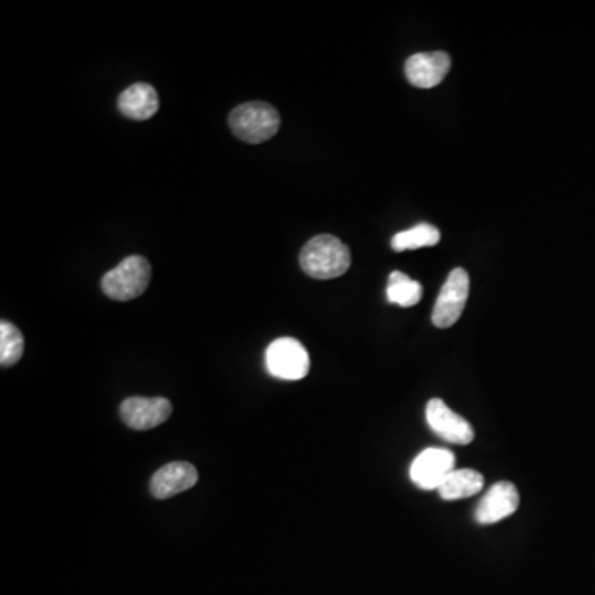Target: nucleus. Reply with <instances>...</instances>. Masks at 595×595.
Here are the masks:
<instances>
[{
  "mask_svg": "<svg viewBox=\"0 0 595 595\" xmlns=\"http://www.w3.org/2000/svg\"><path fill=\"white\" fill-rule=\"evenodd\" d=\"M300 265L308 277L333 280L343 277L351 267V252L339 238L318 235L306 243L300 253Z\"/></svg>",
  "mask_w": 595,
  "mask_h": 595,
  "instance_id": "nucleus-1",
  "label": "nucleus"
},
{
  "mask_svg": "<svg viewBox=\"0 0 595 595\" xmlns=\"http://www.w3.org/2000/svg\"><path fill=\"white\" fill-rule=\"evenodd\" d=\"M230 129L245 143H265L280 129L281 119L277 108L265 101H250L237 106L229 116Z\"/></svg>",
  "mask_w": 595,
  "mask_h": 595,
  "instance_id": "nucleus-2",
  "label": "nucleus"
},
{
  "mask_svg": "<svg viewBox=\"0 0 595 595\" xmlns=\"http://www.w3.org/2000/svg\"><path fill=\"white\" fill-rule=\"evenodd\" d=\"M151 273V265L146 258L131 255L106 273L101 280V290L111 300H134L148 290Z\"/></svg>",
  "mask_w": 595,
  "mask_h": 595,
  "instance_id": "nucleus-3",
  "label": "nucleus"
},
{
  "mask_svg": "<svg viewBox=\"0 0 595 595\" xmlns=\"http://www.w3.org/2000/svg\"><path fill=\"white\" fill-rule=\"evenodd\" d=\"M468 293H470L468 273L463 268H455L443 283L442 290L435 301L432 321L437 328H452L453 324L462 318L463 310L467 306Z\"/></svg>",
  "mask_w": 595,
  "mask_h": 595,
  "instance_id": "nucleus-4",
  "label": "nucleus"
},
{
  "mask_svg": "<svg viewBox=\"0 0 595 595\" xmlns=\"http://www.w3.org/2000/svg\"><path fill=\"white\" fill-rule=\"evenodd\" d=\"M267 367L278 379L300 381L310 372V356L300 341L280 338L268 346Z\"/></svg>",
  "mask_w": 595,
  "mask_h": 595,
  "instance_id": "nucleus-5",
  "label": "nucleus"
},
{
  "mask_svg": "<svg viewBox=\"0 0 595 595\" xmlns=\"http://www.w3.org/2000/svg\"><path fill=\"white\" fill-rule=\"evenodd\" d=\"M425 417L430 429L445 442L453 445H468L475 440V430L462 415L453 412L442 399L429 400Z\"/></svg>",
  "mask_w": 595,
  "mask_h": 595,
  "instance_id": "nucleus-6",
  "label": "nucleus"
},
{
  "mask_svg": "<svg viewBox=\"0 0 595 595\" xmlns=\"http://www.w3.org/2000/svg\"><path fill=\"white\" fill-rule=\"evenodd\" d=\"M455 470V455L445 448H427L417 455L410 467V480L420 490H438L443 480Z\"/></svg>",
  "mask_w": 595,
  "mask_h": 595,
  "instance_id": "nucleus-7",
  "label": "nucleus"
},
{
  "mask_svg": "<svg viewBox=\"0 0 595 595\" xmlns=\"http://www.w3.org/2000/svg\"><path fill=\"white\" fill-rule=\"evenodd\" d=\"M121 419L129 429L151 430L164 424L172 414V404L164 397H129L119 409Z\"/></svg>",
  "mask_w": 595,
  "mask_h": 595,
  "instance_id": "nucleus-8",
  "label": "nucleus"
},
{
  "mask_svg": "<svg viewBox=\"0 0 595 595\" xmlns=\"http://www.w3.org/2000/svg\"><path fill=\"white\" fill-rule=\"evenodd\" d=\"M519 506V493L510 481H500L486 491L476 506L475 519L478 524L500 523L515 515Z\"/></svg>",
  "mask_w": 595,
  "mask_h": 595,
  "instance_id": "nucleus-9",
  "label": "nucleus"
},
{
  "mask_svg": "<svg viewBox=\"0 0 595 595\" xmlns=\"http://www.w3.org/2000/svg\"><path fill=\"white\" fill-rule=\"evenodd\" d=\"M452 67L450 55L445 52L415 53L405 62V77L417 88L440 85Z\"/></svg>",
  "mask_w": 595,
  "mask_h": 595,
  "instance_id": "nucleus-10",
  "label": "nucleus"
},
{
  "mask_svg": "<svg viewBox=\"0 0 595 595\" xmlns=\"http://www.w3.org/2000/svg\"><path fill=\"white\" fill-rule=\"evenodd\" d=\"M197 480H199V473L192 463H167L151 478V493L158 500H169L182 491L194 488Z\"/></svg>",
  "mask_w": 595,
  "mask_h": 595,
  "instance_id": "nucleus-11",
  "label": "nucleus"
},
{
  "mask_svg": "<svg viewBox=\"0 0 595 595\" xmlns=\"http://www.w3.org/2000/svg\"><path fill=\"white\" fill-rule=\"evenodd\" d=\"M118 108L126 118L146 121L158 113V91L148 83H134L119 95Z\"/></svg>",
  "mask_w": 595,
  "mask_h": 595,
  "instance_id": "nucleus-12",
  "label": "nucleus"
},
{
  "mask_svg": "<svg viewBox=\"0 0 595 595\" xmlns=\"http://www.w3.org/2000/svg\"><path fill=\"white\" fill-rule=\"evenodd\" d=\"M485 488V478L480 472L462 468L453 470L438 486V495L445 501L467 500L478 495Z\"/></svg>",
  "mask_w": 595,
  "mask_h": 595,
  "instance_id": "nucleus-13",
  "label": "nucleus"
},
{
  "mask_svg": "<svg viewBox=\"0 0 595 595\" xmlns=\"http://www.w3.org/2000/svg\"><path fill=\"white\" fill-rule=\"evenodd\" d=\"M422 285L402 272H392L387 285V300L402 308L415 306L422 300Z\"/></svg>",
  "mask_w": 595,
  "mask_h": 595,
  "instance_id": "nucleus-14",
  "label": "nucleus"
},
{
  "mask_svg": "<svg viewBox=\"0 0 595 595\" xmlns=\"http://www.w3.org/2000/svg\"><path fill=\"white\" fill-rule=\"evenodd\" d=\"M440 242V230L434 225L419 224L412 229L399 232L392 238V248L396 252L405 250H417V248L434 247Z\"/></svg>",
  "mask_w": 595,
  "mask_h": 595,
  "instance_id": "nucleus-15",
  "label": "nucleus"
},
{
  "mask_svg": "<svg viewBox=\"0 0 595 595\" xmlns=\"http://www.w3.org/2000/svg\"><path fill=\"white\" fill-rule=\"evenodd\" d=\"M24 356V336L9 321L0 323V364L10 367Z\"/></svg>",
  "mask_w": 595,
  "mask_h": 595,
  "instance_id": "nucleus-16",
  "label": "nucleus"
}]
</instances>
